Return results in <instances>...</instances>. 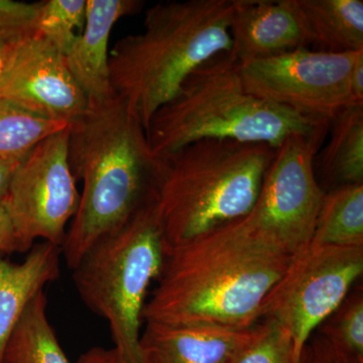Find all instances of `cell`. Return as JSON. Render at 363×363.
<instances>
[{"mask_svg":"<svg viewBox=\"0 0 363 363\" xmlns=\"http://www.w3.org/2000/svg\"><path fill=\"white\" fill-rule=\"evenodd\" d=\"M363 247L310 243L264 298L262 319L274 322L302 355L310 338L362 276Z\"/></svg>","mask_w":363,"mask_h":363,"instance_id":"52a82bcc","label":"cell"},{"mask_svg":"<svg viewBox=\"0 0 363 363\" xmlns=\"http://www.w3.org/2000/svg\"><path fill=\"white\" fill-rule=\"evenodd\" d=\"M293 257L245 218L169 248L143 322L252 328Z\"/></svg>","mask_w":363,"mask_h":363,"instance_id":"6da1fadb","label":"cell"},{"mask_svg":"<svg viewBox=\"0 0 363 363\" xmlns=\"http://www.w3.org/2000/svg\"><path fill=\"white\" fill-rule=\"evenodd\" d=\"M76 363H128L125 358L116 347L105 350L101 347H93L86 351Z\"/></svg>","mask_w":363,"mask_h":363,"instance_id":"484cf974","label":"cell"},{"mask_svg":"<svg viewBox=\"0 0 363 363\" xmlns=\"http://www.w3.org/2000/svg\"><path fill=\"white\" fill-rule=\"evenodd\" d=\"M164 257L155 200L125 225L98 241L72 269L79 296L86 307L108 322L114 347L128 363H143V310Z\"/></svg>","mask_w":363,"mask_h":363,"instance_id":"8992f818","label":"cell"},{"mask_svg":"<svg viewBox=\"0 0 363 363\" xmlns=\"http://www.w3.org/2000/svg\"><path fill=\"white\" fill-rule=\"evenodd\" d=\"M61 247L40 241L21 262L0 257V363L26 306L60 277Z\"/></svg>","mask_w":363,"mask_h":363,"instance_id":"9a60e30c","label":"cell"},{"mask_svg":"<svg viewBox=\"0 0 363 363\" xmlns=\"http://www.w3.org/2000/svg\"><path fill=\"white\" fill-rule=\"evenodd\" d=\"M68 150L73 175L83 182L61 247L73 269L98 241L156 200L162 160L152 152L138 114L116 94L89 100L84 113L69 124Z\"/></svg>","mask_w":363,"mask_h":363,"instance_id":"7a4b0ae2","label":"cell"},{"mask_svg":"<svg viewBox=\"0 0 363 363\" xmlns=\"http://www.w3.org/2000/svg\"><path fill=\"white\" fill-rule=\"evenodd\" d=\"M314 363H350L339 355L321 335L311 345Z\"/></svg>","mask_w":363,"mask_h":363,"instance_id":"4316f807","label":"cell"},{"mask_svg":"<svg viewBox=\"0 0 363 363\" xmlns=\"http://www.w3.org/2000/svg\"><path fill=\"white\" fill-rule=\"evenodd\" d=\"M138 0H86L83 30L65 55L69 71L89 100L116 94L109 74L108 45L112 28L124 16L143 9Z\"/></svg>","mask_w":363,"mask_h":363,"instance_id":"5bb4252c","label":"cell"},{"mask_svg":"<svg viewBox=\"0 0 363 363\" xmlns=\"http://www.w3.org/2000/svg\"><path fill=\"white\" fill-rule=\"evenodd\" d=\"M259 323L248 329L180 326L145 322L140 334L143 363H233L257 335Z\"/></svg>","mask_w":363,"mask_h":363,"instance_id":"4fadbf2b","label":"cell"},{"mask_svg":"<svg viewBox=\"0 0 363 363\" xmlns=\"http://www.w3.org/2000/svg\"><path fill=\"white\" fill-rule=\"evenodd\" d=\"M351 94L355 104H363V54L357 59L351 75Z\"/></svg>","mask_w":363,"mask_h":363,"instance_id":"f1b7e54d","label":"cell"},{"mask_svg":"<svg viewBox=\"0 0 363 363\" xmlns=\"http://www.w3.org/2000/svg\"><path fill=\"white\" fill-rule=\"evenodd\" d=\"M329 128L292 135L277 150L252 212L245 217L260 235L296 255L311 243L325 191L315 157Z\"/></svg>","mask_w":363,"mask_h":363,"instance_id":"ba28073f","label":"cell"},{"mask_svg":"<svg viewBox=\"0 0 363 363\" xmlns=\"http://www.w3.org/2000/svg\"><path fill=\"white\" fill-rule=\"evenodd\" d=\"M362 54L307 48L240 64V74L245 89L255 96L331 121L345 107L357 104L351 94V75Z\"/></svg>","mask_w":363,"mask_h":363,"instance_id":"9c48e42d","label":"cell"},{"mask_svg":"<svg viewBox=\"0 0 363 363\" xmlns=\"http://www.w3.org/2000/svg\"><path fill=\"white\" fill-rule=\"evenodd\" d=\"M233 363H314L311 344L302 355L296 352L292 339L274 322L259 323L255 338L240 351Z\"/></svg>","mask_w":363,"mask_h":363,"instance_id":"603a6c76","label":"cell"},{"mask_svg":"<svg viewBox=\"0 0 363 363\" xmlns=\"http://www.w3.org/2000/svg\"><path fill=\"white\" fill-rule=\"evenodd\" d=\"M321 336L350 363H363V295L350 294L320 326Z\"/></svg>","mask_w":363,"mask_h":363,"instance_id":"44dd1931","label":"cell"},{"mask_svg":"<svg viewBox=\"0 0 363 363\" xmlns=\"http://www.w3.org/2000/svg\"><path fill=\"white\" fill-rule=\"evenodd\" d=\"M0 99L33 116L67 124L82 116L89 105L65 56L37 33L25 40L0 77Z\"/></svg>","mask_w":363,"mask_h":363,"instance_id":"8fae6325","label":"cell"},{"mask_svg":"<svg viewBox=\"0 0 363 363\" xmlns=\"http://www.w3.org/2000/svg\"><path fill=\"white\" fill-rule=\"evenodd\" d=\"M315 51H363L362 0H296Z\"/></svg>","mask_w":363,"mask_h":363,"instance_id":"2e32d148","label":"cell"},{"mask_svg":"<svg viewBox=\"0 0 363 363\" xmlns=\"http://www.w3.org/2000/svg\"><path fill=\"white\" fill-rule=\"evenodd\" d=\"M86 0H47L39 2L35 32L45 38L65 56L83 28Z\"/></svg>","mask_w":363,"mask_h":363,"instance_id":"7402d4cb","label":"cell"},{"mask_svg":"<svg viewBox=\"0 0 363 363\" xmlns=\"http://www.w3.org/2000/svg\"><path fill=\"white\" fill-rule=\"evenodd\" d=\"M68 126L33 116L18 105L0 99V157H23L45 138Z\"/></svg>","mask_w":363,"mask_h":363,"instance_id":"ffe728a7","label":"cell"},{"mask_svg":"<svg viewBox=\"0 0 363 363\" xmlns=\"http://www.w3.org/2000/svg\"><path fill=\"white\" fill-rule=\"evenodd\" d=\"M69 126L38 143L14 171L6 202L28 250L40 240L61 247L80 204L69 162Z\"/></svg>","mask_w":363,"mask_h":363,"instance_id":"30bf717a","label":"cell"},{"mask_svg":"<svg viewBox=\"0 0 363 363\" xmlns=\"http://www.w3.org/2000/svg\"><path fill=\"white\" fill-rule=\"evenodd\" d=\"M230 33L238 64L310 45L296 0H234Z\"/></svg>","mask_w":363,"mask_h":363,"instance_id":"7c38bea8","label":"cell"},{"mask_svg":"<svg viewBox=\"0 0 363 363\" xmlns=\"http://www.w3.org/2000/svg\"><path fill=\"white\" fill-rule=\"evenodd\" d=\"M39 2L0 0V77L26 40L35 35Z\"/></svg>","mask_w":363,"mask_h":363,"instance_id":"cb8c5ba5","label":"cell"},{"mask_svg":"<svg viewBox=\"0 0 363 363\" xmlns=\"http://www.w3.org/2000/svg\"><path fill=\"white\" fill-rule=\"evenodd\" d=\"M28 252V248L16 234L4 200L0 202V257H6L13 252Z\"/></svg>","mask_w":363,"mask_h":363,"instance_id":"d4e9b609","label":"cell"},{"mask_svg":"<svg viewBox=\"0 0 363 363\" xmlns=\"http://www.w3.org/2000/svg\"><path fill=\"white\" fill-rule=\"evenodd\" d=\"M23 157H0V202L6 199L9 184Z\"/></svg>","mask_w":363,"mask_h":363,"instance_id":"83f0119b","label":"cell"},{"mask_svg":"<svg viewBox=\"0 0 363 363\" xmlns=\"http://www.w3.org/2000/svg\"><path fill=\"white\" fill-rule=\"evenodd\" d=\"M328 145L316 155L322 175L334 188L363 184V104L350 105L329 124ZM333 188V189H334Z\"/></svg>","mask_w":363,"mask_h":363,"instance_id":"e0dca14e","label":"cell"},{"mask_svg":"<svg viewBox=\"0 0 363 363\" xmlns=\"http://www.w3.org/2000/svg\"><path fill=\"white\" fill-rule=\"evenodd\" d=\"M277 150L203 140L161 157L156 208L166 250L247 216Z\"/></svg>","mask_w":363,"mask_h":363,"instance_id":"277c9868","label":"cell"},{"mask_svg":"<svg viewBox=\"0 0 363 363\" xmlns=\"http://www.w3.org/2000/svg\"><path fill=\"white\" fill-rule=\"evenodd\" d=\"M311 243L363 247V184L325 193Z\"/></svg>","mask_w":363,"mask_h":363,"instance_id":"ac0fdd59","label":"cell"},{"mask_svg":"<svg viewBox=\"0 0 363 363\" xmlns=\"http://www.w3.org/2000/svg\"><path fill=\"white\" fill-rule=\"evenodd\" d=\"M234 0H187L147 9L145 30L119 40L109 55L113 92L133 107L147 130L189 76L233 49Z\"/></svg>","mask_w":363,"mask_h":363,"instance_id":"3957f363","label":"cell"},{"mask_svg":"<svg viewBox=\"0 0 363 363\" xmlns=\"http://www.w3.org/2000/svg\"><path fill=\"white\" fill-rule=\"evenodd\" d=\"M6 363H71L47 316L44 291L26 306L7 342Z\"/></svg>","mask_w":363,"mask_h":363,"instance_id":"d6986e66","label":"cell"},{"mask_svg":"<svg viewBox=\"0 0 363 363\" xmlns=\"http://www.w3.org/2000/svg\"><path fill=\"white\" fill-rule=\"evenodd\" d=\"M329 124L248 92L240 64L228 52L189 76L152 116L147 135L155 156L164 157L203 140L264 143L277 150L290 135H311Z\"/></svg>","mask_w":363,"mask_h":363,"instance_id":"5b68a950","label":"cell"}]
</instances>
